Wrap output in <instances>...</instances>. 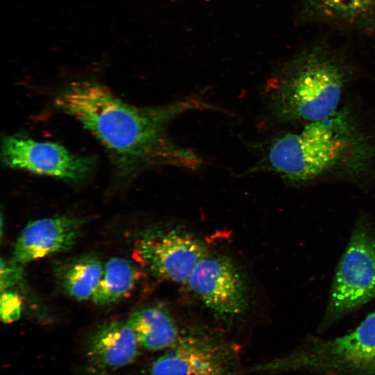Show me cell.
I'll return each mask as SVG.
<instances>
[{"instance_id": "cell-1", "label": "cell", "mask_w": 375, "mask_h": 375, "mask_svg": "<svg viewBox=\"0 0 375 375\" xmlns=\"http://www.w3.org/2000/svg\"><path fill=\"white\" fill-rule=\"evenodd\" d=\"M55 102L60 111L77 119L101 142L117 172L128 176L156 167L199 169L202 158L176 142L169 135L168 127L188 112L222 110L196 96L163 105L136 106L90 80L67 84Z\"/></svg>"}, {"instance_id": "cell-2", "label": "cell", "mask_w": 375, "mask_h": 375, "mask_svg": "<svg viewBox=\"0 0 375 375\" xmlns=\"http://www.w3.org/2000/svg\"><path fill=\"white\" fill-rule=\"evenodd\" d=\"M351 76L339 53L322 44L296 55L266 87L272 116L281 122H313L335 113Z\"/></svg>"}, {"instance_id": "cell-3", "label": "cell", "mask_w": 375, "mask_h": 375, "mask_svg": "<svg viewBox=\"0 0 375 375\" xmlns=\"http://www.w3.org/2000/svg\"><path fill=\"white\" fill-rule=\"evenodd\" d=\"M357 139L352 124L336 112L308 123L299 133H288L273 140L249 172L265 170L290 183L308 182L347 160L358 144Z\"/></svg>"}, {"instance_id": "cell-4", "label": "cell", "mask_w": 375, "mask_h": 375, "mask_svg": "<svg viewBox=\"0 0 375 375\" xmlns=\"http://www.w3.org/2000/svg\"><path fill=\"white\" fill-rule=\"evenodd\" d=\"M284 370L375 375V310L351 332L306 344L281 360Z\"/></svg>"}, {"instance_id": "cell-5", "label": "cell", "mask_w": 375, "mask_h": 375, "mask_svg": "<svg viewBox=\"0 0 375 375\" xmlns=\"http://www.w3.org/2000/svg\"><path fill=\"white\" fill-rule=\"evenodd\" d=\"M375 299V233L359 222L333 278L321 328Z\"/></svg>"}, {"instance_id": "cell-6", "label": "cell", "mask_w": 375, "mask_h": 375, "mask_svg": "<svg viewBox=\"0 0 375 375\" xmlns=\"http://www.w3.org/2000/svg\"><path fill=\"white\" fill-rule=\"evenodd\" d=\"M134 255L154 276L186 283L197 265L207 255L206 246L178 229H153L136 241Z\"/></svg>"}, {"instance_id": "cell-7", "label": "cell", "mask_w": 375, "mask_h": 375, "mask_svg": "<svg viewBox=\"0 0 375 375\" xmlns=\"http://www.w3.org/2000/svg\"><path fill=\"white\" fill-rule=\"evenodd\" d=\"M1 156L3 163L10 168L72 182L88 178L94 169L92 159L74 154L62 145L19 135L2 138Z\"/></svg>"}, {"instance_id": "cell-8", "label": "cell", "mask_w": 375, "mask_h": 375, "mask_svg": "<svg viewBox=\"0 0 375 375\" xmlns=\"http://www.w3.org/2000/svg\"><path fill=\"white\" fill-rule=\"evenodd\" d=\"M186 283L217 317L240 315L248 303L244 281L228 258L207 255L195 267Z\"/></svg>"}, {"instance_id": "cell-9", "label": "cell", "mask_w": 375, "mask_h": 375, "mask_svg": "<svg viewBox=\"0 0 375 375\" xmlns=\"http://www.w3.org/2000/svg\"><path fill=\"white\" fill-rule=\"evenodd\" d=\"M227 353L215 339L203 334L178 338L153 363L151 375H201L228 368Z\"/></svg>"}, {"instance_id": "cell-10", "label": "cell", "mask_w": 375, "mask_h": 375, "mask_svg": "<svg viewBox=\"0 0 375 375\" xmlns=\"http://www.w3.org/2000/svg\"><path fill=\"white\" fill-rule=\"evenodd\" d=\"M81 222L66 215L31 222L18 236L12 258L24 265L68 251L77 241Z\"/></svg>"}, {"instance_id": "cell-11", "label": "cell", "mask_w": 375, "mask_h": 375, "mask_svg": "<svg viewBox=\"0 0 375 375\" xmlns=\"http://www.w3.org/2000/svg\"><path fill=\"white\" fill-rule=\"evenodd\" d=\"M138 344L127 322L111 321L100 325L90 336L87 354L97 367L116 369L135 359Z\"/></svg>"}, {"instance_id": "cell-12", "label": "cell", "mask_w": 375, "mask_h": 375, "mask_svg": "<svg viewBox=\"0 0 375 375\" xmlns=\"http://www.w3.org/2000/svg\"><path fill=\"white\" fill-rule=\"evenodd\" d=\"M303 11L312 21L360 30L375 28V0H302Z\"/></svg>"}, {"instance_id": "cell-13", "label": "cell", "mask_w": 375, "mask_h": 375, "mask_svg": "<svg viewBox=\"0 0 375 375\" xmlns=\"http://www.w3.org/2000/svg\"><path fill=\"white\" fill-rule=\"evenodd\" d=\"M127 322L139 344L149 350L169 348L178 339L176 325L169 311L161 306H149L133 312Z\"/></svg>"}, {"instance_id": "cell-14", "label": "cell", "mask_w": 375, "mask_h": 375, "mask_svg": "<svg viewBox=\"0 0 375 375\" xmlns=\"http://www.w3.org/2000/svg\"><path fill=\"white\" fill-rule=\"evenodd\" d=\"M56 279L72 297L92 299L101 281L103 266L94 256H85L60 262L54 267Z\"/></svg>"}, {"instance_id": "cell-15", "label": "cell", "mask_w": 375, "mask_h": 375, "mask_svg": "<svg viewBox=\"0 0 375 375\" xmlns=\"http://www.w3.org/2000/svg\"><path fill=\"white\" fill-rule=\"evenodd\" d=\"M138 278V269L133 262L112 258L103 266L101 281L91 299L98 305L116 302L133 290Z\"/></svg>"}, {"instance_id": "cell-16", "label": "cell", "mask_w": 375, "mask_h": 375, "mask_svg": "<svg viewBox=\"0 0 375 375\" xmlns=\"http://www.w3.org/2000/svg\"><path fill=\"white\" fill-rule=\"evenodd\" d=\"M23 264L11 259L1 260V290L6 291L17 285L23 277Z\"/></svg>"}, {"instance_id": "cell-17", "label": "cell", "mask_w": 375, "mask_h": 375, "mask_svg": "<svg viewBox=\"0 0 375 375\" xmlns=\"http://www.w3.org/2000/svg\"><path fill=\"white\" fill-rule=\"evenodd\" d=\"M22 311V301L19 296L6 290L1 297V318L4 322H12L18 319Z\"/></svg>"}, {"instance_id": "cell-18", "label": "cell", "mask_w": 375, "mask_h": 375, "mask_svg": "<svg viewBox=\"0 0 375 375\" xmlns=\"http://www.w3.org/2000/svg\"><path fill=\"white\" fill-rule=\"evenodd\" d=\"M201 375H230L228 368L212 370Z\"/></svg>"}, {"instance_id": "cell-19", "label": "cell", "mask_w": 375, "mask_h": 375, "mask_svg": "<svg viewBox=\"0 0 375 375\" xmlns=\"http://www.w3.org/2000/svg\"><path fill=\"white\" fill-rule=\"evenodd\" d=\"M92 375H105V374H101V372H99L98 371H94V372H93Z\"/></svg>"}]
</instances>
